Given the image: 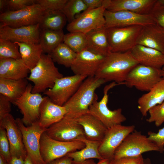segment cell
Here are the masks:
<instances>
[{"label": "cell", "instance_id": "obj_27", "mask_svg": "<svg viewBox=\"0 0 164 164\" xmlns=\"http://www.w3.org/2000/svg\"><path fill=\"white\" fill-rule=\"evenodd\" d=\"M164 101V78L156 84L138 100V108L142 116H146L152 107L160 104Z\"/></svg>", "mask_w": 164, "mask_h": 164}, {"label": "cell", "instance_id": "obj_3", "mask_svg": "<svg viewBox=\"0 0 164 164\" xmlns=\"http://www.w3.org/2000/svg\"><path fill=\"white\" fill-rule=\"evenodd\" d=\"M30 71V74L26 78L34 84L32 93H44L51 88L57 79L63 77L49 54L43 53L36 66Z\"/></svg>", "mask_w": 164, "mask_h": 164}, {"label": "cell", "instance_id": "obj_4", "mask_svg": "<svg viewBox=\"0 0 164 164\" xmlns=\"http://www.w3.org/2000/svg\"><path fill=\"white\" fill-rule=\"evenodd\" d=\"M85 146L80 141L65 142L50 137L45 132L40 140V152L46 164L67 155L69 153L80 150Z\"/></svg>", "mask_w": 164, "mask_h": 164}, {"label": "cell", "instance_id": "obj_17", "mask_svg": "<svg viewBox=\"0 0 164 164\" xmlns=\"http://www.w3.org/2000/svg\"><path fill=\"white\" fill-rule=\"evenodd\" d=\"M105 57L86 49L77 53L70 68L74 75L87 77H94Z\"/></svg>", "mask_w": 164, "mask_h": 164}, {"label": "cell", "instance_id": "obj_20", "mask_svg": "<svg viewBox=\"0 0 164 164\" xmlns=\"http://www.w3.org/2000/svg\"><path fill=\"white\" fill-rule=\"evenodd\" d=\"M156 0H108L106 10L111 12L126 11L141 15H149Z\"/></svg>", "mask_w": 164, "mask_h": 164}, {"label": "cell", "instance_id": "obj_40", "mask_svg": "<svg viewBox=\"0 0 164 164\" xmlns=\"http://www.w3.org/2000/svg\"><path fill=\"white\" fill-rule=\"evenodd\" d=\"M0 154L8 162L12 156L10 144L5 129L0 127Z\"/></svg>", "mask_w": 164, "mask_h": 164}, {"label": "cell", "instance_id": "obj_49", "mask_svg": "<svg viewBox=\"0 0 164 164\" xmlns=\"http://www.w3.org/2000/svg\"><path fill=\"white\" fill-rule=\"evenodd\" d=\"M110 161L108 159H103L99 160V162L96 164H110Z\"/></svg>", "mask_w": 164, "mask_h": 164}, {"label": "cell", "instance_id": "obj_37", "mask_svg": "<svg viewBox=\"0 0 164 164\" xmlns=\"http://www.w3.org/2000/svg\"><path fill=\"white\" fill-rule=\"evenodd\" d=\"M148 112L149 117L147 121L149 123L154 122L157 127L161 125L164 122V101L151 108Z\"/></svg>", "mask_w": 164, "mask_h": 164}, {"label": "cell", "instance_id": "obj_14", "mask_svg": "<svg viewBox=\"0 0 164 164\" xmlns=\"http://www.w3.org/2000/svg\"><path fill=\"white\" fill-rule=\"evenodd\" d=\"M32 86L29 83L26 89L19 98L13 103L20 110L23 115L22 120L26 126L38 121L39 109L43 97L39 93H32Z\"/></svg>", "mask_w": 164, "mask_h": 164}, {"label": "cell", "instance_id": "obj_33", "mask_svg": "<svg viewBox=\"0 0 164 164\" xmlns=\"http://www.w3.org/2000/svg\"><path fill=\"white\" fill-rule=\"evenodd\" d=\"M49 54L54 62L66 67H70L76 58L77 53L63 42Z\"/></svg>", "mask_w": 164, "mask_h": 164}, {"label": "cell", "instance_id": "obj_24", "mask_svg": "<svg viewBox=\"0 0 164 164\" xmlns=\"http://www.w3.org/2000/svg\"><path fill=\"white\" fill-rule=\"evenodd\" d=\"M75 119L83 127L87 139L93 141H102L108 129L97 118L88 113Z\"/></svg>", "mask_w": 164, "mask_h": 164}, {"label": "cell", "instance_id": "obj_15", "mask_svg": "<svg viewBox=\"0 0 164 164\" xmlns=\"http://www.w3.org/2000/svg\"><path fill=\"white\" fill-rule=\"evenodd\" d=\"M133 125H114L108 129L99 146V153L103 159L110 160L114 159L115 152L123 140L135 130Z\"/></svg>", "mask_w": 164, "mask_h": 164}, {"label": "cell", "instance_id": "obj_23", "mask_svg": "<svg viewBox=\"0 0 164 164\" xmlns=\"http://www.w3.org/2000/svg\"><path fill=\"white\" fill-rule=\"evenodd\" d=\"M130 51L139 64L159 69L164 65V54L156 50L136 44Z\"/></svg>", "mask_w": 164, "mask_h": 164}, {"label": "cell", "instance_id": "obj_2", "mask_svg": "<svg viewBox=\"0 0 164 164\" xmlns=\"http://www.w3.org/2000/svg\"><path fill=\"white\" fill-rule=\"evenodd\" d=\"M105 83L104 80L95 76L86 78L75 94L63 105L67 111L65 115L75 119L88 113L90 106L98 98L95 93L96 90Z\"/></svg>", "mask_w": 164, "mask_h": 164}, {"label": "cell", "instance_id": "obj_28", "mask_svg": "<svg viewBox=\"0 0 164 164\" xmlns=\"http://www.w3.org/2000/svg\"><path fill=\"white\" fill-rule=\"evenodd\" d=\"M28 82L27 78L18 80L0 78V94L13 103L25 92Z\"/></svg>", "mask_w": 164, "mask_h": 164}, {"label": "cell", "instance_id": "obj_38", "mask_svg": "<svg viewBox=\"0 0 164 164\" xmlns=\"http://www.w3.org/2000/svg\"><path fill=\"white\" fill-rule=\"evenodd\" d=\"M155 23L164 29V0H157L150 13Z\"/></svg>", "mask_w": 164, "mask_h": 164}, {"label": "cell", "instance_id": "obj_8", "mask_svg": "<svg viewBox=\"0 0 164 164\" xmlns=\"http://www.w3.org/2000/svg\"><path fill=\"white\" fill-rule=\"evenodd\" d=\"M22 137L27 156L34 164H46L40 152V140L42 134L47 128L41 127L38 121L31 125L26 126L22 119H15Z\"/></svg>", "mask_w": 164, "mask_h": 164}, {"label": "cell", "instance_id": "obj_12", "mask_svg": "<svg viewBox=\"0 0 164 164\" xmlns=\"http://www.w3.org/2000/svg\"><path fill=\"white\" fill-rule=\"evenodd\" d=\"M87 77L77 75L57 79L53 87L46 90L43 94L54 103L63 106L77 91Z\"/></svg>", "mask_w": 164, "mask_h": 164}, {"label": "cell", "instance_id": "obj_18", "mask_svg": "<svg viewBox=\"0 0 164 164\" xmlns=\"http://www.w3.org/2000/svg\"><path fill=\"white\" fill-rule=\"evenodd\" d=\"M0 127L5 128L9 141L12 156L21 157L24 160L27 156L21 132L16 120L10 114L0 119Z\"/></svg>", "mask_w": 164, "mask_h": 164}, {"label": "cell", "instance_id": "obj_32", "mask_svg": "<svg viewBox=\"0 0 164 164\" xmlns=\"http://www.w3.org/2000/svg\"><path fill=\"white\" fill-rule=\"evenodd\" d=\"M67 21L64 14L60 11H46L39 23L40 29L62 30Z\"/></svg>", "mask_w": 164, "mask_h": 164}, {"label": "cell", "instance_id": "obj_45", "mask_svg": "<svg viewBox=\"0 0 164 164\" xmlns=\"http://www.w3.org/2000/svg\"><path fill=\"white\" fill-rule=\"evenodd\" d=\"M94 161L90 159L83 162H77L72 158L67 155L61 158L55 159L47 164H96Z\"/></svg>", "mask_w": 164, "mask_h": 164}, {"label": "cell", "instance_id": "obj_30", "mask_svg": "<svg viewBox=\"0 0 164 164\" xmlns=\"http://www.w3.org/2000/svg\"><path fill=\"white\" fill-rule=\"evenodd\" d=\"M19 46L22 59L30 71L38 63L43 53L39 43L14 42Z\"/></svg>", "mask_w": 164, "mask_h": 164}, {"label": "cell", "instance_id": "obj_7", "mask_svg": "<svg viewBox=\"0 0 164 164\" xmlns=\"http://www.w3.org/2000/svg\"><path fill=\"white\" fill-rule=\"evenodd\" d=\"M143 26L134 25L107 29L111 52L130 51L136 45Z\"/></svg>", "mask_w": 164, "mask_h": 164}, {"label": "cell", "instance_id": "obj_44", "mask_svg": "<svg viewBox=\"0 0 164 164\" xmlns=\"http://www.w3.org/2000/svg\"><path fill=\"white\" fill-rule=\"evenodd\" d=\"M11 101L5 96L0 94V119L11 111Z\"/></svg>", "mask_w": 164, "mask_h": 164}, {"label": "cell", "instance_id": "obj_31", "mask_svg": "<svg viewBox=\"0 0 164 164\" xmlns=\"http://www.w3.org/2000/svg\"><path fill=\"white\" fill-rule=\"evenodd\" d=\"M64 35L63 30L40 29L39 44L43 53L50 54L58 45L63 42Z\"/></svg>", "mask_w": 164, "mask_h": 164}, {"label": "cell", "instance_id": "obj_53", "mask_svg": "<svg viewBox=\"0 0 164 164\" xmlns=\"http://www.w3.org/2000/svg\"><path fill=\"white\" fill-rule=\"evenodd\" d=\"M161 74L162 77L164 78V70H162L161 71Z\"/></svg>", "mask_w": 164, "mask_h": 164}, {"label": "cell", "instance_id": "obj_22", "mask_svg": "<svg viewBox=\"0 0 164 164\" xmlns=\"http://www.w3.org/2000/svg\"><path fill=\"white\" fill-rule=\"evenodd\" d=\"M67 113L64 106L56 104L47 96H45L40 108L39 124L42 127L47 128L61 120Z\"/></svg>", "mask_w": 164, "mask_h": 164}, {"label": "cell", "instance_id": "obj_51", "mask_svg": "<svg viewBox=\"0 0 164 164\" xmlns=\"http://www.w3.org/2000/svg\"><path fill=\"white\" fill-rule=\"evenodd\" d=\"M0 164H8V162L0 154Z\"/></svg>", "mask_w": 164, "mask_h": 164}, {"label": "cell", "instance_id": "obj_16", "mask_svg": "<svg viewBox=\"0 0 164 164\" xmlns=\"http://www.w3.org/2000/svg\"><path fill=\"white\" fill-rule=\"evenodd\" d=\"M104 16L106 29L156 24L150 14L141 15L128 11L111 12L106 10Z\"/></svg>", "mask_w": 164, "mask_h": 164}, {"label": "cell", "instance_id": "obj_19", "mask_svg": "<svg viewBox=\"0 0 164 164\" xmlns=\"http://www.w3.org/2000/svg\"><path fill=\"white\" fill-rule=\"evenodd\" d=\"M39 24L13 28L0 26V38L13 42L39 43Z\"/></svg>", "mask_w": 164, "mask_h": 164}, {"label": "cell", "instance_id": "obj_10", "mask_svg": "<svg viewBox=\"0 0 164 164\" xmlns=\"http://www.w3.org/2000/svg\"><path fill=\"white\" fill-rule=\"evenodd\" d=\"M161 71L162 69L138 64L128 73L124 84L128 87L148 92L162 78Z\"/></svg>", "mask_w": 164, "mask_h": 164}, {"label": "cell", "instance_id": "obj_47", "mask_svg": "<svg viewBox=\"0 0 164 164\" xmlns=\"http://www.w3.org/2000/svg\"><path fill=\"white\" fill-rule=\"evenodd\" d=\"M24 160L21 157L12 156L8 162V164H24Z\"/></svg>", "mask_w": 164, "mask_h": 164}, {"label": "cell", "instance_id": "obj_34", "mask_svg": "<svg viewBox=\"0 0 164 164\" xmlns=\"http://www.w3.org/2000/svg\"><path fill=\"white\" fill-rule=\"evenodd\" d=\"M63 43L76 53H79L86 48V34L80 32H70L64 35Z\"/></svg>", "mask_w": 164, "mask_h": 164}, {"label": "cell", "instance_id": "obj_11", "mask_svg": "<svg viewBox=\"0 0 164 164\" xmlns=\"http://www.w3.org/2000/svg\"><path fill=\"white\" fill-rule=\"evenodd\" d=\"M106 9L104 5L95 9L87 8L77 15L73 20L67 24V30L70 32L86 34L92 30L105 27L104 13Z\"/></svg>", "mask_w": 164, "mask_h": 164}, {"label": "cell", "instance_id": "obj_54", "mask_svg": "<svg viewBox=\"0 0 164 164\" xmlns=\"http://www.w3.org/2000/svg\"><path fill=\"white\" fill-rule=\"evenodd\" d=\"M162 70H164V66H163V67H162Z\"/></svg>", "mask_w": 164, "mask_h": 164}, {"label": "cell", "instance_id": "obj_50", "mask_svg": "<svg viewBox=\"0 0 164 164\" xmlns=\"http://www.w3.org/2000/svg\"><path fill=\"white\" fill-rule=\"evenodd\" d=\"M24 164H34L29 156H27L24 160Z\"/></svg>", "mask_w": 164, "mask_h": 164}, {"label": "cell", "instance_id": "obj_35", "mask_svg": "<svg viewBox=\"0 0 164 164\" xmlns=\"http://www.w3.org/2000/svg\"><path fill=\"white\" fill-rule=\"evenodd\" d=\"M87 9L83 0H68L61 12L70 23L73 20L76 15Z\"/></svg>", "mask_w": 164, "mask_h": 164}, {"label": "cell", "instance_id": "obj_46", "mask_svg": "<svg viewBox=\"0 0 164 164\" xmlns=\"http://www.w3.org/2000/svg\"><path fill=\"white\" fill-rule=\"evenodd\" d=\"M87 8L95 9L102 6L104 0H83Z\"/></svg>", "mask_w": 164, "mask_h": 164}, {"label": "cell", "instance_id": "obj_29", "mask_svg": "<svg viewBox=\"0 0 164 164\" xmlns=\"http://www.w3.org/2000/svg\"><path fill=\"white\" fill-rule=\"evenodd\" d=\"M84 143L85 146L83 149L68 154L67 155L72 159L76 162L80 163L87 160L96 159L99 160L103 159L98 150L101 141H91L84 137L80 139Z\"/></svg>", "mask_w": 164, "mask_h": 164}, {"label": "cell", "instance_id": "obj_36", "mask_svg": "<svg viewBox=\"0 0 164 164\" xmlns=\"http://www.w3.org/2000/svg\"><path fill=\"white\" fill-rule=\"evenodd\" d=\"M19 48L15 42L0 38V59H22Z\"/></svg>", "mask_w": 164, "mask_h": 164}, {"label": "cell", "instance_id": "obj_48", "mask_svg": "<svg viewBox=\"0 0 164 164\" xmlns=\"http://www.w3.org/2000/svg\"><path fill=\"white\" fill-rule=\"evenodd\" d=\"M7 8V0H0V10L1 13L4 12V10L5 8Z\"/></svg>", "mask_w": 164, "mask_h": 164}, {"label": "cell", "instance_id": "obj_5", "mask_svg": "<svg viewBox=\"0 0 164 164\" xmlns=\"http://www.w3.org/2000/svg\"><path fill=\"white\" fill-rule=\"evenodd\" d=\"M46 11L36 3L16 11L8 10L0 14V26L16 28L39 24Z\"/></svg>", "mask_w": 164, "mask_h": 164}, {"label": "cell", "instance_id": "obj_9", "mask_svg": "<svg viewBox=\"0 0 164 164\" xmlns=\"http://www.w3.org/2000/svg\"><path fill=\"white\" fill-rule=\"evenodd\" d=\"M116 84L115 82H112L105 86L101 99L99 101H97L98 98L94 100L90 106L88 112L97 118L108 129L114 125L121 124L126 119L122 114L121 108H118L112 111L108 107V92Z\"/></svg>", "mask_w": 164, "mask_h": 164}, {"label": "cell", "instance_id": "obj_26", "mask_svg": "<svg viewBox=\"0 0 164 164\" xmlns=\"http://www.w3.org/2000/svg\"><path fill=\"white\" fill-rule=\"evenodd\" d=\"M86 34V49L95 54L104 56L111 52L107 29L105 27L92 30Z\"/></svg>", "mask_w": 164, "mask_h": 164}, {"label": "cell", "instance_id": "obj_13", "mask_svg": "<svg viewBox=\"0 0 164 164\" xmlns=\"http://www.w3.org/2000/svg\"><path fill=\"white\" fill-rule=\"evenodd\" d=\"M50 138L59 141L70 142L85 137L83 127L75 119L65 115L45 131Z\"/></svg>", "mask_w": 164, "mask_h": 164}, {"label": "cell", "instance_id": "obj_52", "mask_svg": "<svg viewBox=\"0 0 164 164\" xmlns=\"http://www.w3.org/2000/svg\"><path fill=\"white\" fill-rule=\"evenodd\" d=\"M143 164H151V161L150 159L149 158L144 159Z\"/></svg>", "mask_w": 164, "mask_h": 164}, {"label": "cell", "instance_id": "obj_6", "mask_svg": "<svg viewBox=\"0 0 164 164\" xmlns=\"http://www.w3.org/2000/svg\"><path fill=\"white\" fill-rule=\"evenodd\" d=\"M159 151L156 145L141 132L134 130L128 135L117 149L114 159L140 156L145 152Z\"/></svg>", "mask_w": 164, "mask_h": 164}, {"label": "cell", "instance_id": "obj_55", "mask_svg": "<svg viewBox=\"0 0 164 164\" xmlns=\"http://www.w3.org/2000/svg\"></svg>", "mask_w": 164, "mask_h": 164}, {"label": "cell", "instance_id": "obj_41", "mask_svg": "<svg viewBox=\"0 0 164 164\" xmlns=\"http://www.w3.org/2000/svg\"><path fill=\"white\" fill-rule=\"evenodd\" d=\"M148 138L158 148L159 152L164 151V127L159 130L157 133L149 131L148 133Z\"/></svg>", "mask_w": 164, "mask_h": 164}, {"label": "cell", "instance_id": "obj_39", "mask_svg": "<svg viewBox=\"0 0 164 164\" xmlns=\"http://www.w3.org/2000/svg\"><path fill=\"white\" fill-rule=\"evenodd\" d=\"M68 0H37L35 3L38 4L46 11H62Z\"/></svg>", "mask_w": 164, "mask_h": 164}, {"label": "cell", "instance_id": "obj_42", "mask_svg": "<svg viewBox=\"0 0 164 164\" xmlns=\"http://www.w3.org/2000/svg\"><path fill=\"white\" fill-rule=\"evenodd\" d=\"M35 3V0H7V8L11 11H16L22 9Z\"/></svg>", "mask_w": 164, "mask_h": 164}, {"label": "cell", "instance_id": "obj_21", "mask_svg": "<svg viewBox=\"0 0 164 164\" xmlns=\"http://www.w3.org/2000/svg\"><path fill=\"white\" fill-rule=\"evenodd\" d=\"M136 44L154 49L164 54V29L156 24L143 26Z\"/></svg>", "mask_w": 164, "mask_h": 164}, {"label": "cell", "instance_id": "obj_43", "mask_svg": "<svg viewBox=\"0 0 164 164\" xmlns=\"http://www.w3.org/2000/svg\"><path fill=\"white\" fill-rule=\"evenodd\" d=\"M144 160L141 155L136 157L113 159L110 161V164H143Z\"/></svg>", "mask_w": 164, "mask_h": 164}, {"label": "cell", "instance_id": "obj_1", "mask_svg": "<svg viewBox=\"0 0 164 164\" xmlns=\"http://www.w3.org/2000/svg\"><path fill=\"white\" fill-rule=\"evenodd\" d=\"M138 64L130 51L110 52L105 56L95 76L105 82L124 84L128 73Z\"/></svg>", "mask_w": 164, "mask_h": 164}, {"label": "cell", "instance_id": "obj_25", "mask_svg": "<svg viewBox=\"0 0 164 164\" xmlns=\"http://www.w3.org/2000/svg\"><path fill=\"white\" fill-rule=\"evenodd\" d=\"M29 70L22 59H0V78H26Z\"/></svg>", "mask_w": 164, "mask_h": 164}]
</instances>
